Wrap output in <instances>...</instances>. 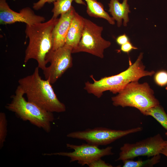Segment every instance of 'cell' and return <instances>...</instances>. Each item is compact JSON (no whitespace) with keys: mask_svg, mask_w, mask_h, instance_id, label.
Here are the masks:
<instances>
[{"mask_svg":"<svg viewBox=\"0 0 167 167\" xmlns=\"http://www.w3.org/2000/svg\"><path fill=\"white\" fill-rule=\"evenodd\" d=\"M56 0H39L37 2L33 4L32 7L35 10H38L41 9L45 3L51 4Z\"/></svg>","mask_w":167,"mask_h":167,"instance_id":"603a6c76","label":"cell"},{"mask_svg":"<svg viewBox=\"0 0 167 167\" xmlns=\"http://www.w3.org/2000/svg\"><path fill=\"white\" fill-rule=\"evenodd\" d=\"M167 136V132H166V133H165V134Z\"/></svg>","mask_w":167,"mask_h":167,"instance_id":"83f0119b","label":"cell"},{"mask_svg":"<svg viewBox=\"0 0 167 167\" xmlns=\"http://www.w3.org/2000/svg\"><path fill=\"white\" fill-rule=\"evenodd\" d=\"M118 93L111 98L114 106L134 107L143 114L149 109L160 104L153 90L147 82H131Z\"/></svg>","mask_w":167,"mask_h":167,"instance_id":"5b68a950","label":"cell"},{"mask_svg":"<svg viewBox=\"0 0 167 167\" xmlns=\"http://www.w3.org/2000/svg\"><path fill=\"white\" fill-rule=\"evenodd\" d=\"M74 0H56L53 2L54 7L52 10V17L58 18V16L69 11L72 7L71 4Z\"/></svg>","mask_w":167,"mask_h":167,"instance_id":"ac0fdd59","label":"cell"},{"mask_svg":"<svg viewBox=\"0 0 167 167\" xmlns=\"http://www.w3.org/2000/svg\"><path fill=\"white\" fill-rule=\"evenodd\" d=\"M166 86V87H165V89L167 91V85Z\"/></svg>","mask_w":167,"mask_h":167,"instance_id":"4316f807","label":"cell"},{"mask_svg":"<svg viewBox=\"0 0 167 167\" xmlns=\"http://www.w3.org/2000/svg\"><path fill=\"white\" fill-rule=\"evenodd\" d=\"M72 49L71 47L65 44L56 50H52L46 55V61L50 65L43 70V74L45 79L51 84L72 66Z\"/></svg>","mask_w":167,"mask_h":167,"instance_id":"ba28073f","label":"cell"},{"mask_svg":"<svg viewBox=\"0 0 167 167\" xmlns=\"http://www.w3.org/2000/svg\"><path fill=\"white\" fill-rule=\"evenodd\" d=\"M160 154L152 156L151 159L145 160L135 161L132 159H127L122 161L123 167H152L160 161Z\"/></svg>","mask_w":167,"mask_h":167,"instance_id":"e0dca14e","label":"cell"},{"mask_svg":"<svg viewBox=\"0 0 167 167\" xmlns=\"http://www.w3.org/2000/svg\"><path fill=\"white\" fill-rule=\"evenodd\" d=\"M128 0H123L122 3L118 0H110L109 4V11L115 20L117 21L118 27H120L123 19V25L126 26L129 21L128 14L131 11L127 3Z\"/></svg>","mask_w":167,"mask_h":167,"instance_id":"5bb4252c","label":"cell"},{"mask_svg":"<svg viewBox=\"0 0 167 167\" xmlns=\"http://www.w3.org/2000/svg\"><path fill=\"white\" fill-rule=\"evenodd\" d=\"M137 49L138 48L133 46L131 42L129 41L121 45L120 49L119 50L128 54L133 49Z\"/></svg>","mask_w":167,"mask_h":167,"instance_id":"7402d4cb","label":"cell"},{"mask_svg":"<svg viewBox=\"0 0 167 167\" xmlns=\"http://www.w3.org/2000/svg\"><path fill=\"white\" fill-rule=\"evenodd\" d=\"M45 20L44 17L35 14L32 9L29 7L23 8L18 12L10 7L6 0H0L1 24H10L20 22L31 25L44 22Z\"/></svg>","mask_w":167,"mask_h":167,"instance_id":"8fae6325","label":"cell"},{"mask_svg":"<svg viewBox=\"0 0 167 167\" xmlns=\"http://www.w3.org/2000/svg\"><path fill=\"white\" fill-rule=\"evenodd\" d=\"M154 80L156 84L159 86H167V71L161 70L155 73L154 74Z\"/></svg>","mask_w":167,"mask_h":167,"instance_id":"ffe728a7","label":"cell"},{"mask_svg":"<svg viewBox=\"0 0 167 167\" xmlns=\"http://www.w3.org/2000/svg\"><path fill=\"white\" fill-rule=\"evenodd\" d=\"M165 141L158 134L134 143H125L120 148L116 161L133 159L139 156H153L161 154Z\"/></svg>","mask_w":167,"mask_h":167,"instance_id":"9c48e42d","label":"cell"},{"mask_svg":"<svg viewBox=\"0 0 167 167\" xmlns=\"http://www.w3.org/2000/svg\"><path fill=\"white\" fill-rule=\"evenodd\" d=\"M66 147L73 150L71 152H60L50 153H44V156L59 155L70 158V162L77 161V163L83 166L88 165L93 161L101 158L102 157L112 155V148L108 146L101 149L98 146L87 143H83L81 145H75L67 143Z\"/></svg>","mask_w":167,"mask_h":167,"instance_id":"30bf717a","label":"cell"},{"mask_svg":"<svg viewBox=\"0 0 167 167\" xmlns=\"http://www.w3.org/2000/svg\"><path fill=\"white\" fill-rule=\"evenodd\" d=\"M129 41V37L125 34L119 36L116 39L117 43L120 46Z\"/></svg>","mask_w":167,"mask_h":167,"instance_id":"cb8c5ba5","label":"cell"},{"mask_svg":"<svg viewBox=\"0 0 167 167\" xmlns=\"http://www.w3.org/2000/svg\"><path fill=\"white\" fill-rule=\"evenodd\" d=\"M161 154L167 157V141H165V144L161 152Z\"/></svg>","mask_w":167,"mask_h":167,"instance_id":"d4e9b609","label":"cell"},{"mask_svg":"<svg viewBox=\"0 0 167 167\" xmlns=\"http://www.w3.org/2000/svg\"><path fill=\"white\" fill-rule=\"evenodd\" d=\"M87 3V13L90 17L104 19L112 25L115 20L105 11L103 5L96 0H85Z\"/></svg>","mask_w":167,"mask_h":167,"instance_id":"9a60e30c","label":"cell"},{"mask_svg":"<svg viewBox=\"0 0 167 167\" xmlns=\"http://www.w3.org/2000/svg\"><path fill=\"white\" fill-rule=\"evenodd\" d=\"M58 18L52 17L48 21L32 25H26L25 33L29 39L28 44L25 51L24 62L34 59L38 67L43 70L46 67L45 58L53 49V31Z\"/></svg>","mask_w":167,"mask_h":167,"instance_id":"3957f363","label":"cell"},{"mask_svg":"<svg viewBox=\"0 0 167 167\" xmlns=\"http://www.w3.org/2000/svg\"><path fill=\"white\" fill-rule=\"evenodd\" d=\"M75 11L72 6L67 12L60 15L53 31L52 50H56L65 44L69 27Z\"/></svg>","mask_w":167,"mask_h":167,"instance_id":"7c38bea8","label":"cell"},{"mask_svg":"<svg viewBox=\"0 0 167 167\" xmlns=\"http://www.w3.org/2000/svg\"><path fill=\"white\" fill-rule=\"evenodd\" d=\"M143 115L153 117L167 130V114L160 104L149 109Z\"/></svg>","mask_w":167,"mask_h":167,"instance_id":"2e32d148","label":"cell"},{"mask_svg":"<svg viewBox=\"0 0 167 167\" xmlns=\"http://www.w3.org/2000/svg\"><path fill=\"white\" fill-rule=\"evenodd\" d=\"M103 30V27L84 18V26L81 38L77 45L73 49L72 53L85 52L103 58L105 50L110 47L111 43L102 37Z\"/></svg>","mask_w":167,"mask_h":167,"instance_id":"8992f818","label":"cell"},{"mask_svg":"<svg viewBox=\"0 0 167 167\" xmlns=\"http://www.w3.org/2000/svg\"><path fill=\"white\" fill-rule=\"evenodd\" d=\"M7 122L5 113H0V148L2 149L5 141L7 134Z\"/></svg>","mask_w":167,"mask_h":167,"instance_id":"d6986e66","label":"cell"},{"mask_svg":"<svg viewBox=\"0 0 167 167\" xmlns=\"http://www.w3.org/2000/svg\"><path fill=\"white\" fill-rule=\"evenodd\" d=\"M84 26V18L75 11L69 27L65 44L73 49L75 48L81 39Z\"/></svg>","mask_w":167,"mask_h":167,"instance_id":"4fadbf2b","label":"cell"},{"mask_svg":"<svg viewBox=\"0 0 167 167\" xmlns=\"http://www.w3.org/2000/svg\"><path fill=\"white\" fill-rule=\"evenodd\" d=\"M75 2L77 4L86 5L85 3L82 0H74Z\"/></svg>","mask_w":167,"mask_h":167,"instance_id":"484cf974","label":"cell"},{"mask_svg":"<svg viewBox=\"0 0 167 167\" xmlns=\"http://www.w3.org/2000/svg\"><path fill=\"white\" fill-rule=\"evenodd\" d=\"M143 53H141L136 61L132 63L129 60V67L125 71L116 75L105 77L97 80L92 75L90 76L93 83L87 81L85 83L84 89L89 94L98 98H100L103 93L109 91L113 94L119 93L129 83L138 81L141 78L154 75V71L145 70V66L142 61Z\"/></svg>","mask_w":167,"mask_h":167,"instance_id":"6da1fadb","label":"cell"},{"mask_svg":"<svg viewBox=\"0 0 167 167\" xmlns=\"http://www.w3.org/2000/svg\"><path fill=\"white\" fill-rule=\"evenodd\" d=\"M88 166L90 167H112L113 166L105 161L101 158L97 159L90 164Z\"/></svg>","mask_w":167,"mask_h":167,"instance_id":"44dd1931","label":"cell"},{"mask_svg":"<svg viewBox=\"0 0 167 167\" xmlns=\"http://www.w3.org/2000/svg\"><path fill=\"white\" fill-rule=\"evenodd\" d=\"M24 93L19 85L15 94L11 96V101L5 106L6 108L14 112L23 121L43 129L47 133L51 129V124L55 118L53 113L49 112L35 104L26 101Z\"/></svg>","mask_w":167,"mask_h":167,"instance_id":"277c9868","label":"cell"},{"mask_svg":"<svg viewBox=\"0 0 167 167\" xmlns=\"http://www.w3.org/2000/svg\"><path fill=\"white\" fill-rule=\"evenodd\" d=\"M39 69L38 66L36 67L32 74L18 81L27 101L51 112L65 111V105L58 100L49 81L42 79Z\"/></svg>","mask_w":167,"mask_h":167,"instance_id":"7a4b0ae2","label":"cell"},{"mask_svg":"<svg viewBox=\"0 0 167 167\" xmlns=\"http://www.w3.org/2000/svg\"><path fill=\"white\" fill-rule=\"evenodd\" d=\"M143 128L138 127L127 130H115L102 127L87 129L83 131L68 134L69 138L85 141L87 143L99 146L106 145L128 135L141 131Z\"/></svg>","mask_w":167,"mask_h":167,"instance_id":"52a82bcc","label":"cell"}]
</instances>
